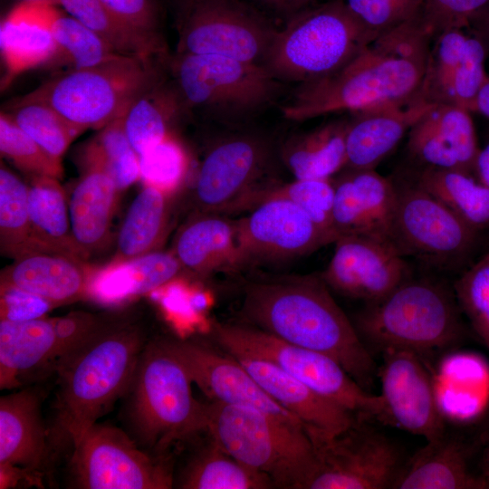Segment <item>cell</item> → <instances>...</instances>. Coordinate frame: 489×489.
Masks as SVG:
<instances>
[{
	"label": "cell",
	"instance_id": "obj_1",
	"mask_svg": "<svg viewBox=\"0 0 489 489\" xmlns=\"http://www.w3.org/2000/svg\"><path fill=\"white\" fill-rule=\"evenodd\" d=\"M434 32L423 10L378 37L337 71L300 83L283 107L290 120L417 101Z\"/></svg>",
	"mask_w": 489,
	"mask_h": 489
},
{
	"label": "cell",
	"instance_id": "obj_2",
	"mask_svg": "<svg viewBox=\"0 0 489 489\" xmlns=\"http://www.w3.org/2000/svg\"><path fill=\"white\" fill-rule=\"evenodd\" d=\"M330 290L321 275L257 278L244 286L240 313L245 324L331 357L367 388L375 361Z\"/></svg>",
	"mask_w": 489,
	"mask_h": 489
},
{
	"label": "cell",
	"instance_id": "obj_3",
	"mask_svg": "<svg viewBox=\"0 0 489 489\" xmlns=\"http://www.w3.org/2000/svg\"><path fill=\"white\" fill-rule=\"evenodd\" d=\"M143 349L138 329L101 327L55 363L60 384L56 422L73 446L131 386Z\"/></svg>",
	"mask_w": 489,
	"mask_h": 489
},
{
	"label": "cell",
	"instance_id": "obj_4",
	"mask_svg": "<svg viewBox=\"0 0 489 489\" xmlns=\"http://www.w3.org/2000/svg\"><path fill=\"white\" fill-rule=\"evenodd\" d=\"M462 316L453 287L432 278H407L385 297L366 303L353 323L367 346L380 352L408 350L423 359L463 340Z\"/></svg>",
	"mask_w": 489,
	"mask_h": 489
},
{
	"label": "cell",
	"instance_id": "obj_5",
	"mask_svg": "<svg viewBox=\"0 0 489 489\" xmlns=\"http://www.w3.org/2000/svg\"><path fill=\"white\" fill-rule=\"evenodd\" d=\"M205 430L228 455L268 475L275 487L304 489L317 465L316 448L303 429L252 408L206 403Z\"/></svg>",
	"mask_w": 489,
	"mask_h": 489
},
{
	"label": "cell",
	"instance_id": "obj_6",
	"mask_svg": "<svg viewBox=\"0 0 489 489\" xmlns=\"http://www.w3.org/2000/svg\"><path fill=\"white\" fill-rule=\"evenodd\" d=\"M166 59L116 55L101 63L56 73L22 101L44 102L82 131L105 127L159 82Z\"/></svg>",
	"mask_w": 489,
	"mask_h": 489
},
{
	"label": "cell",
	"instance_id": "obj_7",
	"mask_svg": "<svg viewBox=\"0 0 489 489\" xmlns=\"http://www.w3.org/2000/svg\"><path fill=\"white\" fill-rule=\"evenodd\" d=\"M372 42L344 0H333L288 18L262 65L279 82L303 83L337 71Z\"/></svg>",
	"mask_w": 489,
	"mask_h": 489
},
{
	"label": "cell",
	"instance_id": "obj_8",
	"mask_svg": "<svg viewBox=\"0 0 489 489\" xmlns=\"http://www.w3.org/2000/svg\"><path fill=\"white\" fill-rule=\"evenodd\" d=\"M192 383L168 341L143 349L131 383L132 413L149 445L163 447L205 430L206 404L194 398Z\"/></svg>",
	"mask_w": 489,
	"mask_h": 489
},
{
	"label": "cell",
	"instance_id": "obj_9",
	"mask_svg": "<svg viewBox=\"0 0 489 489\" xmlns=\"http://www.w3.org/2000/svg\"><path fill=\"white\" fill-rule=\"evenodd\" d=\"M212 334L226 352H244L265 359L316 393L347 408L360 418L382 422L384 407L379 395L361 387L331 357L296 346L248 324L215 322Z\"/></svg>",
	"mask_w": 489,
	"mask_h": 489
},
{
	"label": "cell",
	"instance_id": "obj_10",
	"mask_svg": "<svg viewBox=\"0 0 489 489\" xmlns=\"http://www.w3.org/2000/svg\"><path fill=\"white\" fill-rule=\"evenodd\" d=\"M393 182L391 244L397 252L438 270H457L470 263L483 232L465 223L410 177Z\"/></svg>",
	"mask_w": 489,
	"mask_h": 489
},
{
	"label": "cell",
	"instance_id": "obj_11",
	"mask_svg": "<svg viewBox=\"0 0 489 489\" xmlns=\"http://www.w3.org/2000/svg\"><path fill=\"white\" fill-rule=\"evenodd\" d=\"M169 68L187 111L243 117L271 103L280 91V82L262 64L233 58L177 53Z\"/></svg>",
	"mask_w": 489,
	"mask_h": 489
},
{
	"label": "cell",
	"instance_id": "obj_12",
	"mask_svg": "<svg viewBox=\"0 0 489 489\" xmlns=\"http://www.w3.org/2000/svg\"><path fill=\"white\" fill-rule=\"evenodd\" d=\"M274 149L263 136L235 134L215 143L198 169L199 212L225 215L251 210L280 182L271 177Z\"/></svg>",
	"mask_w": 489,
	"mask_h": 489
},
{
	"label": "cell",
	"instance_id": "obj_13",
	"mask_svg": "<svg viewBox=\"0 0 489 489\" xmlns=\"http://www.w3.org/2000/svg\"><path fill=\"white\" fill-rule=\"evenodd\" d=\"M177 53L262 64L276 31L241 0H177Z\"/></svg>",
	"mask_w": 489,
	"mask_h": 489
},
{
	"label": "cell",
	"instance_id": "obj_14",
	"mask_svg": "<svg viewBox=\"0 0 489 489\" xmlns=\"http://www.w3.org/2000/svg\"><path fill=\"white\" fill-rule=\"evenodd\" d=\"M366 420L358 418L316 448L317 465L304 489H392L405 459L397 445Z\"/></svg>",
	"mask_w": 489,
	"mask_h": 489
},
{
	"label": "cell",
	"instance_id": "obj_15",
	"mask_svg": "<svg viewBox=\"0 0 489 489\" xmlns=\"http://www.w3.org/2000/svg\"><path fill=\"white\" fill-rule=\"evenodd\" d=\"M72 466L83 489H168L169 467L139 450L121 430L94 424L73 446Z\"/></svg>",
	"mask_w": 489,
	"mask_h": 489
},
{
	"label": "cell",
	"instance_id": "obj_16",
	"mask_svg": "<svg viewBox=\"0 0 489 489\" xmlns=\"http://www.w3.org/2000/svg\"><path fill=\"white\" fill-rule=\"evenodd\" d=\"M235 229L242 267L292 261L331 244L303 210L280 197L262 201Z\"/></svg>",
	"mask_w": 489,
	"mask_h": 489
},
{
	"label": "cell",
	"instance_id": "obj_17",
	"mask_svg": "<svg viewBox=\"0 0 489 489\" xmlns=\"http://www.w3.org/2000/svg\"><path fill=\"white\" fill-rule=\"evenodd\" d=\"M377 376L384 407L383 423L392 425L427 441L446 430L436 389L423 359L414 351L388 349L381 351Z\"/></svg>",
	"mask_w": 489,
	"mask_h": 489
},
{
	"label": "cell",
	"instance_id": "obj_18",
	"mask_svg": "<svg viewBox=\"0 0 489 489\" xmlns=\"http://www.w3.org/2000/svg\"><path fill=\"white\" fill-rule=\"evenodd\" d=\"M465 27L448 28L434 35L417 101L453 105L473 112L489 76L484 44Z\"/></svg>",
	"mask_w": 489,
	"mask_h": 489
},
{
	"label": "cell",
	"instance_id": "obj_19",
	"mask_svg": "<svg viewBox=\"0 0 489 489\" xmlns=\"http://www.w3.org/2000/svg\"><path fill=\"white\" fill-rule=\"evenodd\" d=\"M320 274L328 287L366 303L380 300L408 278L405 257L389 244L359 235H342Z\"/></svg>",
	"mask_w": 489,
	"mask_h": 489
},
{
	"label": "cell",
	"instance_id": "obj_20",
	"mask_svg": "<svg viewBox=\"0 0 489 489\" xmlns=\"http://www.w3.org/2000/svg\"><path fill=\"white\" fill-rule=\"evenodd\" d=\"M168 343L185 365L193 383L211 401L252 408L305 431L302 422L274 401L233 355L190 341Z\"/></svg>",
	"mask_w": 489,
	"mask_h": 489
},
{
	"label": "cell",
	"instance_id": "obj_21",
	"mask_svg": "<svg viewBox=\"0 0 489 489\" xmlns=\"http://www.w3.org/2000/svg\"><path fill=\"white\" fill-rule=\"evenodd\" d=\"M229 354L274 401L302 422L315 448L345 432L360 418L265 359L244 352Z\"/></svg>",
	"mask_w": 489,
	"mask_h": 489
},
{
	"label": "cell",
	"instance_id": "obj_22",
	"mask_svg": "<svg viewBox=\"0 0 489 489\" xmlns=\"http://www.w3.org/2000/svg\"><path fill=\"white\" fill-rule=\"evenodd\" d=\"M478 150L470 111L461 107L430 105L408 132L407 152L416 168L473 174Z\"/></svg>",
	"mask_w": 489,
	"mask_h": 489
},
{
	"label": "cell",
	"instance_id": "obj_23",
	"mask_svg": "<svg viewBox=\"0 0 489 489\" xmlns=\"http://www.w3.org/2000/svg\"><path fill=\"white\" fill-rule=\"evenodd\" d=\"M344 170L333 179V221L338 238L359 235L392 246L396 203L393 179L379 175L375 169Z\"/></svg>",
	"mask_w": 489,
	"mask_h": 489
},
{
	"label": "cell",
	"instance_id": "obj_24",
	"mask_svg": "<svg viewBox=\"0 0 489 489\" xmlns=\"http://www.w3.org/2000/svg\"><path fill=\"white\" fill-rule=\"evenodd\" d=\"M473 451L446 428L405 460L392 489H489L487 478L473 465Z\"/></svg>",
	"mask_w": 489,
	"mask_h": 489
},
{
	"label": "cell",
	"instance_id": "obj_25",
	"mask_svg": "<svg viewBox=\"0 0 489 489\" xmlns=\"http://www.w3.org/2000/svg\"><path fill=\"white\" fill-rule=\"evenodd\" d=\"M40 0H24L3 19L0 26L5 91L20 74L45 67L55 52L52 24L58 8Z\"/></svg>",
	"mask_w": 489,
	"mask_h": 489
},
{
	"label": "cell",
	"instance_id": "obj_26",
	"mask_svg": "<svg viewBox=\"0 0 489 489\" xmlns=\"http://www.w3.org/2000/svg\"><path fill=\"white\" fill-rule=\"evenodd\" d=\"M430 104H388L353 113L346 134L349 169H375Z\"/></svg>",
	"mask_w": 489,
	"mask_h": 489
},
{
	"label": "cell",
	"instance_id": "obj_27",
	"mask_svg": "<svg viewBox=\"0 0 489 489\" xmlns=\"http://www.w3.org/2000/svg\"><path fill=\"white\" fill-rule=\"evenodd\" d=\"M90 269L65 254L34 251L15 258L1 273V283L51 302L55 307L88 295Z\"/></svg>",
	"mask_w": 489,
	"mask_h": 489
},
{
	"label": "cell",
	"instance_id": "obj_28",
	"mask_svg": "<svg viewBox=\"0 0 489 489\" xmlns=\"http://www.w3.org/2000/svg\"><path fill=\"white\" fill-rule=\"evenodd\" d=\"M183 267L173 252L153 251L124 260H112L90 270L88 295L106 303L153 292L179 276Z\"/></svg>",
	"mask_w": 489,
	"mask_h": 489
},
{
	"label": "cell",
	"instance_id": "obj_29",
	"mask_svg": "<svg viewBox=\"0 0 489 489\" xmlns=\"http://www.w3.org/2000/svg\"><path fill=\"white\" fill-rule=\"evenodd\" d=\"M172 252L183 268L198 274L242 268L235 221L224 215L199 212L180 228Z\"/></svg>",
	"mask_w": 489,
	"mask_h": 489
},
{
	"label": "cell",
	"instance_id": "obj_30",
	"mask_svg": "<svg viewBox=\"0 0 489 489\" xmlns=\"http://www.w3.org/2000/svg\"><path fill=\"white\" fill-rule=\"evenodd\" d=\"M82 172L68 207L72 238L83 260L105 245L120 191L106 173L97 169Z\"/></svg>",
	"mask_w": 489,
	"mask_h": 489
},
{
	"label": "cell",
	"instance_id": "obj_31",
	"mask_svg": "<svg viewBox=\"0 0 489 489\" xmlns=\"http://www.w3.org/2000/svg\"><path fill=\"white\" fill-rule=\"evenodd\" d=\"M38 397L30 390L0 399V464L34 470L46 454Z\"/></svg>",
	"mask_w": 489,
	"mask_h": 489
},
{
	"label": "cell",
	"instance_id": "obj_32",
	"mask_svg": "<svg viewBox=\"0 0 489 489\" xmlns=\"http://www.w3.org/2000/svg\"><path fill=\"white\" fill-rule=\"evenodd\" d=\"M57 341L52 318L0 321V388H14L21 378L56 361Z\"/></svg>",
	"mask_w": 489,
	"mask_h": 489
},
{
	"label": "cell",
	"instance_id": "obj_33",
	"mask_svg": "<svg viewBox=\"0 0 489 489\" xmlns=\"http://www.w3.org/2000/svg\"><path fill=\"white\" fill-rule=\"evenodd\" d=\"M348 123L349 120L330 121L283 143L279 156L294 178H332L344 169Z\"/></svg>",
	"mask_w": 489,
	"mask_h": 489
},
{
	"label": "cell",
	"instance_id": "obj_34",
	"mask_svg": "<svg viewBox=\"0 0 489 489\" xmlns=\"http://www.w3.org/2000/svg\"><path fill=\"white\" fill-rule=\"evenodd\" d=\"M29 179V219L37 251L82 260L72 238L68 202L59 179L45 176H32Z\"/></svg>",
	"mask_w": 489,
	"mask_h": 489
},
{
	"label": "cell",
	"instance_id": "obj_35",
	"mask_svg": "<svg viewBox=\"0 0 489 489\" xmlns=\"http://www.w3.org/2000/svg\"><path fill=\"white\" fill-rule=\"evenodd\" d=\"M408 177L468 225L481 232L489 230V187L473 174L415 168Z\"/></svg>",
	"mask_w": 489,
	"mask_h": 489
},
{
	"label": "cell",
	"instance_id": "obj_36",
	"mask_svg": "<svg viewBox=\"0 0 489 489\" xmlns=\"http://www.w3.org/2000/svg\"><path fill=\"white\" fill-rule=\"evenodd\" d=\"M187 112L173 82L164 78L138 98L124 115L129 143L139 156L173 132V123Z\"/></svg>",
	"mask_w": 489,
	"mask_h": 489
},
{
	"label": "cell",
	"instance_id": "obj_37",
	"mask_svg": "<svg viewBox=\"0 0 489 489\" xmlns=\"http://www.w3.org/2000/svg\"><path fill=\"white\" fill-rule=\"evenodd\" d=\"M170 196L144 186L130 204L118 235L113 260L156 251L167 232Z\"/></svg>",
	"mask_w": 489,
	"mask_h": 489
},
{
	"label": "cell",
	"instance_id": "obj_38",
	"mask_svg": "<svg viewBox=\"0 0 489 489\" xmlns=\"http://www.w3.org/2000/svg\"><path fill=\"white\" fill-rule=\"evenodd\" d=\"M82 170L97 169L110 176L122 191L139 179V158L124 129V115L112 120L79 149Z\"/></svg>",
	"mask_w": 489,
	"mask_h": 489
},
{
	"label": "cell",
	"instance_id": "obj_39",
	"mask_svg": "<svg viewBox=\"0 0 489 489\" xmlns=\"http://www.w3.org/2000/svg\"><path fill=\"white\" fill-rule=\"evenodd\" d=\"M185 489H269L266 475L242 464L213 441L192 461L182 479Z\"/></svg>",
	"mask_w": 489,
	"mask_h": 489
},
{
	"label": "cell",
	"instance_id": "obj_40",
	"mask_svg": "<svg viewBox=\"0 0 489 489\" xmlns=\"http://www.w3.org/2000/svg\"><path fill=\"white\" fill-rule=\"evenodd\" d=\"M55 52L44 67L55 73L80 70L120 55L78 20L57 9L52 24Z\"/></svg>",
	"mask_w": 489,
	"mask_h": 489
},
{
	"label": "cell",
	"instance_id": "obj_41",
	"mask_svg": "<svg viewBox=\"0 0 489 489\" xmlns=\"http://www.w3.org/2000/svg\"><path fill=\"white\" fill-rule=\"evenodd\" d=\"M64 11L106 42L116 53L142 59H166L121 24L101 0H56Z\"/></svg>",
	"mask_w": 489,
	"mask_h": 489
},
{
	"label": "cell",
	"instance_id": "obj_42",
	"mask_svg": "<svg viewBox=\"0 0 489 489\" xmlns=\"http://www.w3.org/2000/svg\"><path fill=\"white\" fill-rule=\"evenodd\" d=\"M0 246L14 259L37 251L32 238L28 185L3 164L0 168Z\"/></svg>",
	"mask_w": 489,
	"mask_h": 489
},
{
	"label": "cell",
	"instance_id": "obj_43",
	"mask_svg": "<svg viewBox=\"0 0 489 489\" xmlns=\"http://www.w3.org/2000/svg\"><path fill=\"white\" fill-rule=\"evenodd\" d=\"M13 120L51 157L62 161L72 141L83 131L50 105L19 99L9 106Z\"/></svg>",
	"mask_w": 489,
	"mask_h": 489
},
{
	"label": "cell",
	"instance_id": "obj_44",
	"mask_svg": "<svg viewBox=\"0 0 489 489\" xmlns=\"http://www.w3.org/2000/svg\"><path fill=\"white\" fill-rule=\"evenodd\" d=\"M139 158L143 185L170 197L182 186L190 164L188 153L174 131Z\"/></svg>",
	"mask_w": 489,
	"mask_h": 489
},
{
	"label": "cell",
	"instance_id": "obj_45",
	"mask_svg": "<svg viewBox=\"0 0 489 489\" xmlns=\"http://www.w3.org/2000/svg\"><path fill=\"white\" fill-rule=\"evenodd\" d=\"M273 197L284 198L295 204L308 215L331 243L338 239L333 221L335 197L333 178H294L291 182L280 183L264 200Z\"/></svg>",
	"mask_w": 489,
	"mask_h": 489
},
{
	"label": "cell",
	"instance_id": "obj_46",
	"mask_svg": "<svg viewBox=\"0 0 489 489\" xmlns=\"http://www.w3.org/2000/svg\"><path fill=\"white\" fill-rule=\"evenodd\" d=\"M453 290L462 313L489 350V252L463 271Z\"/></svg>",
	"mask_w": 489,
	"mask_h": 489
},
{
	"label": "cell",
	"instance_id": "obj_47",
	"mask_svg": "<svg viewBox=\"0 0 489 489\" xmlns=\"http://www.w3.org/2000/svg\"><path fill=\"white\" fill-rule=\"evenodd\" d=\"M0 151L3 158L11 161L28 177L45 176L62 178V161L51 157L6 111L0 114Z\"/></svg>",
	"mask_w": 489,
	"mask_h": 489
},
{
	"label": "cell",
	"instance_id": "obj_48",
	"mask_svg": "<svg viewBox=\"0 0 489 489\" xmlns=\"http://www.w3.org/2000/svg\"><path fill=\"white\" fill-rule=\"evenodd\" d=\"M424 0H344L374 41L416 15Z\"/></svg>",
	"mask_w": 489,
	"mask_h": 489
},
{
	"label": "cell",
	"instance_id": "obj_49",
	"mask_svg": "<svg viewBox=\"0 0 489 489\" xmlns=\"http://www.w3.org/2000/svg\"><path fill=\"white\" fill-rule=\"evenodd\" d=\"M126 27L161 53L167 48L161 36L158 0H101Z\"/></svg>",
	"mask_w": 489,
	"mask_h": 489
},
{
	"label": "cell",
	"instance_id": "obj_50",
	"mask_svg": "<svg viewBox=\"0 0 489 489\" xmlns=\"http://www.w3.org/2000/svg\"><path fill=\"white\" fill-rule=\"evenodd\" d=\"M489 0H424L423 14L434 35L439 32L468 25L469 19Z\"/></svg>",
	"mask_w": 489,
	"mask_h": 489
},
{
	"label": "cell",
	"instance_id": "obj_51",
	"mask_svg": "<svg viewBox=\"0 0 489 489\" xmlns=\"http://www.w3.org/2000/svg\"><path fill=\"white\" fill-rule=\"evenodd\" d=\"M52 321L57 341L55 362L82 345L101 328L96 317L81 312L52 318Z\"/></svg>",
	"mask_w": 489,
	"mask_h": 489
},
{
	"label": "cell",
	"instance_id": "obj_52",
	"mask_svg": "<svg viewBox=\"0 0 489 489\" xmlns=\"http://www.w3.org/2000/svg\"><path fill=\"white\" fill-rule=\"evenodd\" d=\"M1 320L22 321L45 317L55 307L51 302L13 285H0Z\"/></svg>",
	"mask_w": 489,
	"mask_h": 489
},
{
	"label": "cell",
	"instance_id": "obj_53",
	"mask_svg": "<svg viewBox=\"0 0 489 489\" xmlns=\"http://www.w3.org/2000/svg\"><path fill=\"white\" fill-rule=\"evenodd\" d=\"M270 11L288 18L311 6L313 0H255Z\"/></svg>",
	"mask_w": 489,
	"mask_h": 489
},
{
	"label": "cell",
	"instance_id": "obj_54",
	"mask_svg": "<svg viewBox=\"0 0 489 489\" xmlns=\"http://www.w3.org/2000/svg\"><path fill=\"white\" fill-rule=\"evenodd\" d=\"M473 174L481 183L489 187V141L482 149L479 148Z\"/></svg>",
	"mask_w": 489,
	"mask_h": 489
},
{
	"label": "cell",
	"instance_id": "obj_55",
	"mask_svg": "<svg viewBox=\"0 0 489 489\" xmlns=\"http://www.w3.org/2000/svg\"><path fill=\"white\" fill-rule=\"evenodd\" d=\"M473 112H477L489 119V77L477 95Z\"/></svg>",
	"mask_w": 489,
	"mask_h": 489
},
{
	"label": "cell",
	"instance_id": "obj_56",
	"mask_svg": "<svg viewBox=\"0 0 489 489\" xmlns=\"http://www.w3.org/2000/svg\"><path fill=\"white\" fill-rule=\"evenodd\" d=\"M483 454L479 461L480 468L484 475L489 481V428L486 433Z\"/></svg>",
	"mask_w": 489,
	"mask_h": 489
},
{
	"label": "cell",
	"instance_id": "obj_57",
	"mask_svg": "<svg viewBox=\"0 0 489 489\" xmlns=\"http://www.w3.org/2000/svg\"><path fill=\"white\" fill-rule=\"evenodd\" d=\"M40 1H46V2H49V3H52V4L56 5V0H40Z\"/></svg>",
	"mask_w": 489,
	"mask_h": 489
}]
</instances>
